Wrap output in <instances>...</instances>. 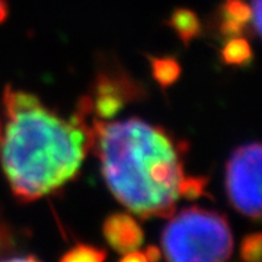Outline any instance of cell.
I'll use <instances>...</instances> for the list:
<instances>
[{"label": "cell", "instance_id": "8", "mask_svg": "<svg viewBox=\"0 0 262 262\" xmlns=\"http://www.w3.org/2000/svg\"><path fill=\"white\" fill-rule=\"evenodd\" d=\"M168 25L177 32L184 46H188L203 31V25L198 15L187 8H178L173 10L168 20Z\"/></svg>", "mask_w": 262, "mask_h": 262}, {"label": "cell", "instance_id": "17", "mask_svg": "<svg viewBox=\"0 0 262 262\" xmlns=\"http://www.w3.org/2000/svg\"><path fill=\"white\" fill-rule=\"evenodd\" d=\"M8 18V5L5 0H0V24L5 22Z\"/></svg>", "mask_w": 262, "mask_h": 262}, {"label": "cell", "instance_id": "10", "mask_svg": "<svg viewBox=\"0 0 262 262\" xmlns=\"http://www.w3.org/2000/svg\"><path fill=\"white\" fill-rule=\"evenodd\" d=\"M147 58L151 67V76L162 89L172 86L181 77L182 67L175 57L147 56Z\"/></svg>", "mask_w": 262, "mask_h": 262}, {"label": "cell", "instance_id": "4", "mask_svg": "<svg viewBox=\"0 0 262 262\" xmlns=\"http://www.w3.org/2000/svg\"><path fill=\"white\" fill-rule=\"evenodd\" d=\"M261 144L249 143L234 150L226 168L230 204L252 220L261 219Z\"/></svg>", "mask_w": 262, "mask_h": 262}, {"label": "cell", "instance_id": "12", "mask_svg": "<svg viewBox=\"0 0 262 262\" xmlns=\"http://www.w3.org/2000/svg\"><path fill=\"white\" fill-rule=\"evenodd\" d=\"M208 179L204 177H184L181 187H179V196L188 200H195L203 194H206V185Z\"/></svg>", "mask_w": 262, "mask_h": 262}, {"label": "cell", "instance_id": "7", "mask_svg": "<svg viewBox=\"0 0 262 262\" xmlns=\"http://www.w3.org/2000/svg\"><path fill=\"white\" fill-rule=\"evenodd\" d=\"M217 32L223 38L241 35L251 24V5L245 0H225L217 12Z\"/></svg>", "mask_w": 262, "mask_h": 262}, {"label": "cell", "instance_id": "14", "mask_svg": "<svg viewBox=\"0 0 262 262\" xmlns=\"http://www.w3.org/2000/svg\"><path fill=\"white\" fill-rule=\"evenodd\" d=\"M261 0L251 2V25L255 35H261Z\"/></svg>", "mask_w": 262, "mask_h": 262}, {"label": "cell", "instance_id": "1", "mask_svg": "<svg viewBox=\"0 0 262 262\" xmlns=\"http://www.w3.org/2000/svg\"><path fill=\"white\" fill-rule=\"evenodd\" d=\"M91 110L92 98L88 96L64 120L34 94L5 88L0 163L19 201L53 194L77 177L92 144V128L84 120Z\"/></svg>", "mask_w": 262, "mask_h": 262}, {"label": "cell", "instance_id": "2", "mask_svg": "<svg viewBox=\"0 0 262 262\" xmlns=\"http://www.w3.org/2000/svg\"><path fill=\"white\" fill-rule=\"evenodd\" d=\"M92 144L114 196L140 219L170 217L185 177L184 146L140 118L94 121Z\"/></svg>", "mask_w": 262, "mask_h": 262}, {"label": "cell", "instance_id": "9", "mask_svg": "<svg viewBox=\"0 0 262 262\" xmlns=\"http://www.w3.org/2000/svg\"><path fill=\"white\" fill-rule=\"evenodd\" d=\"M220 58L226 66L248 67L252 64L253 53L248 39L241 35L227 38L220 51Z\"/></svg>", "mask_w": 262, "mask_h": 262}, {"label": "cell", "instance_id": "13", "mask_svg": "<svg viewBox=\"0 0 262 262\" xmlns=\"http://www.w3.org/2000/svg\"><path fill=\"white\" fill-rule=\"evenodd\" d=\"M261 233H252L245 236L241 245V258L246 262L261 261Z\"/></svg>", "mask_w": 262, "mask_h": 262}, {"label": "cell", "instance_id": "3", "mask_svg": "<svg viewBox=\"0 0 262 262\" xmlns=\"http://www.w3.org/2000/svg\"><path fill=\"white\" fill-rule=\"evenodd\" d=\"M172 219L162 233L165 258L173 262H222L233 251V234L225 215L188 207Z\"/></svg>", "mask_w": 262, "mask_h": 262}, {"label": "cell", "instance_id": "6", "mask_svg": "<svg viewBox=\"0 0 262 262\" xmlns=\"http://www.w3.org/2000/svg\"><path fill=\"white\" fill-rule=\"evenodd\" d=\"M102 232L114 251L122 255L140 248L144 241L140 225L133 215L127 213H114L108 215L103 222Z\"/></svg>", "mask_w": 262, "mask_h": 262}, {"label": "cell", "instance_id": "5", "mask_svg": "<svg viewBox=\"0 0 262 262\" xmlns=\"http://www.w3.org/2000/svg\"><path fill=\"white\" fill-rule=\"evenodd\" d=\"M94 92L92 108L105 120L113 118L127 102L141 99L144 96L143 86L117 66L98 73Z\"/></svg>", "mask_w": 262, "mask_h": 262}, {"label": "cell", "instance_id": "16", "mask_svg": "<svg viewBox=\"0 0 262 262\" xmlns=\"http://www.w3.org/2000/svg\"><path fill=\"white\" fill-rule=\"evenodd\" d=\"M146 258H147V261H159L160 259V249L159 248H156V246H149L147 249H146Z\"/></svg>", "mask_w": 262, "mask_h": 262}, {"label": "cell", "instance_id": "11", "mask_svg": "<svg viewBox=\"0 0 262 262\" xmlns=\"http://www.w3.org/2000/svg\"><path fill=\"white\" fill-rule=\"evenodd\" d=\"M103 259H106L105 249L86 244H77L60 258L63 262H102Z\"/></svg>", "mask_w": 262, "mask_h": 262}, {"label": "cell", "instance_id": "15", "mask_svg": "<svg viewBox=\"0 0 262 262\" xmlns=\"http://www.w3.org/2000/svg\"><path fill=\"white\" fill-rule=\"evenodd\" d=\"M121 261L122 262H146L147 261V258H146V255L144 252H140V251H130V252L124 253L121 256Z\"/></svg>", "mask_w": 262, "mask_h": 262}]
</instances>
